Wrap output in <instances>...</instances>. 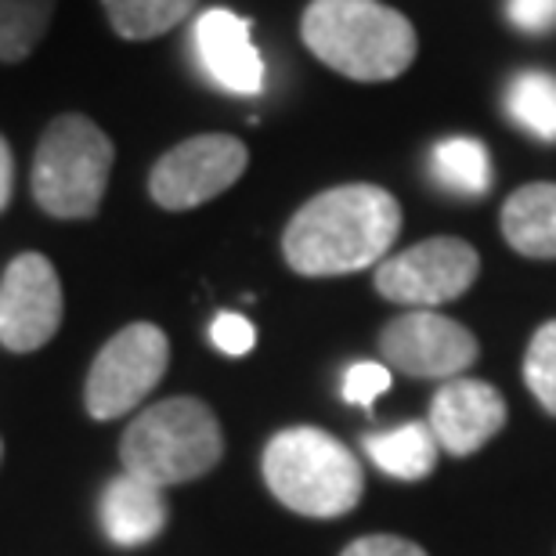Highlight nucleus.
I'll list each match as a JSON object with an SVG mask.
<instances>
[{
    "label": "nucleus",
    "mask_w": 556,
    "mask_h": 556,
    "mask_svg": "<svg viewBox=\"0 0 556 556\" xmlns=\"http://www.w3.org/2000/svg\"><path fill=\"white\" fill-rule=\"evenodd\" d=\"M402 231V206L380 185H340L293 214L282 236L286 264L296 275L329 278L372 268Z\"/></svg>",
    "instance_id": "obj_1"
},
{
    "label": "nucleus",
    "mask_w": 556,
    "mask_h": 556,
    "mask_svg": "<svg viewBox=\"0 0 556 556\" xmlns=\"http://www.w3.org/2000/svg\"><path fill=\"white\" fill-rule=\"evenodd\" d=\"M300 33L318 62L362 84L394 80L416 59L413 22L380 0H311Z\"/></svg>",
    "instance_id": "obj_2"
},
{
    "label": "nucleus",
    "mask_w": 556,
    "mask_h": 556,
    "mask_svg": "<svg viewBox=\"0 0 556 556\" xmlns=\"http://www.w3.org/2000/svg\"><path fill=\"white\" fill-rule=\"evenodd\" d=\"M264 481L293 514L321 520L351 514L365 492V473L348 444L315 427L275 433L264 448Z\"/></svg>",
    "instance_id": "obj_3"
},
{
    "label": "nucleus",
    "mask_w": 556,
    "mask_h": 556,
    "mask_svg": "<svg viewBox=\"0 0 556 556\" xmlns=\"http://www.w3.org/2000/svg\"><path fill=\"white\" fill-rule=\"evenodd\" d=\"M225 438L214 413L195 397H170L130 422L119 444L127 473L144 484L170 488L195 481L220 463Z\"/></svg>",
    "instance_id": "obj_4"
},
{
    "label": "nucleus",
    "mask_w": 556,
    "mask_h": 556,
    "mask_svg": "<svg viewBox=\"0 0 556 556\" xmlns=\"http://www.w3.org/2000/svg\"><path fill=\"white\" fill-rule=\"evenodd\" d=\"M113 141L87 116H59L43 130L33 160V195L43 214L62 220L94 217L102 206L109 170H113Z\"/></svg>",
    "instance_id": "obj_5"
},
{
    "label": "nucleus",
    "mask_w": 556,
    "mask_h": 556,
    "mask_svg": "<svg viewBox=\"0 0 556 556\" xmlns=\"http://www.w3.org/2000/svg\"><path fill=\"white\" fill-rule=\"evenodd\" d=\"M166 362H170V343H166V332L160 326L135 321V326L119 329L94 358L91 376H87V413L94 419H116L138 408L163 380Z\"/></svg>",
    "instance_id": "obj_6"
},
{
    "label": "nucleus",
    "mask_w": 556,
    "mask_h": 556,
    "mask_svg": "<svg viewBox=\"0 0 556 556\" xmlns=\"http://www.w3.org/2000/svg\"><path fill=\"white\" fill-rule=\"evenodd\" d=\"M477 271H481V257L470 242L438 236L383 261L376 268V289L394 304L433 311L438 304L463 296L473 286Z\"/></svg>",
    "instance_id": "obj_7"
},
{
    "label": "nucleus",
    "mask_w": 556,
    "mask_h": 556,
    "mask_svg": "<svg viewBox=\"0 0 556 556\" xmlns=\"http://www.w3.org/2000/svg\"><path fill=\"white\" fill-rule=\"evenodd\" d=\"M250 163L247 144L231 135H199L174 144L152 166L149 192L163 210H192L228 192Z\"/></svg>",
    "instance_id": "obj_8"
},
{
    "label": "nucleus",
    "mask_w": 556,
    "mask_h": 556,
    "mask_svg": "<svg viewBox=\"0 0 556 556\" xmlns=\"http://www.w3.org/2000/svg\"><path fill=\"white\" fill-rule=\"evenodd\" d=\"M380 354L391 369L416 380H455L477 362V340L459 321L419 307L387 321Z\"/></svg>",
    "instance_id": "obj_9"
},
{
    "label": "nucleus",
    "mask_w": 556,
    "mask_h": 556,
    "mask_svg": "<svg viewBox=\"0 0 556 556\" xmlns=\"http://www.w3.org/2000/svg\"><path fill=\"white\" fill-rule=\"evenodd\" d=\"M62 326V282L40 253H22L0 278V343L15 354L43 348Z\"/></svg>",
    "instance_id": "obj_10"
},
{
    "label": "nucleus",
    "mask_w": 556,
    "mask_h": 556,
    "mask_svg": "<svg viewBox=\"0 0 556 556\" xmlns=\"http://www.w3.org/2000/svg\"><path fill=\"white\" fill-rule=\"evenodd\" d=\"M506 427V402L492 383L455 376L433 394L430 430L448 455H473Z\"/></svg>",
    "instance_id": "obj_11"
},
{
    "label": "nucleus",
    "mask_w": 556,
    "mask_h": 556,
    "mask_svg": "<svg viewBox=\"0 0 556 556\" xmlns=\"http://www.w3.org/2000/svg\"><path fill=\"white\" fill-rule=\"evenodd\" d=\"M195 48L206 76L217 87L231 94H261L268 70H264L261 51L253 48L250 22L242 15L228 8L206 11L195 22Z\"/></svg>",
    "instance_id": "obj_12"
},
{
    "label": "nucleus",
    "mask_w": 556,
    "mask_h": 556,
    "mask_svg": "<svg viewBox=\"0 0 556 556\" xmlns=\"http://www.w3.org/2000/svg\"><path fill=\"white\" fill-rule=\"evenodd\" d=\"M166 525V503L163 488L144 484L138 477H116L102 492V528L116 546H144L163 531Z\"/></svg>",
    "instance_id": "obj_13"
},
{
    "label": "nucleus",
    "mask_w": 556,
    "mask_h": 556,
    "mask_svg": "<svg viewBox=\"0 0 556 556\" xmlns=\"http://www.w3.org/2000/svg\"><path fill=\"white\" fill-rule=\"evenodd\" d=\"M503 236L525 257L556 261V185L517 188L503 206Z\"/></svg>",
    "instance_id": "obj_14"
},
{
    "label": "nucleus",
    "mask_w": 556,
    "mask_h": 556,
    "mask_svg": "<svg viewBox=\"0 0 556 556\" xmlns=\"http://www.w3.org/2000/svg\"><path fill=\"white\" fill-rule=\"evenodd\" d=\"M438 438H433L430 422H405V427L369 433L365 438V452L380 466L383 473L397 477V481H419L438 466Z\"/></svg>",
    "instance_id": "obj_15"
},
{
    "label": "nucleus",
    "mask_w": 556,
    "mask_h": 556,
    "mask_svg": "<svg viewBox=\"0 0 556 556\" xmlns=\"http://www.w3.org/2000/svg\"><path fill=\"white\" fill-rule=\"evenodd\" d=\"M199 0H102L109 26L124 40H155L181 26Z\"/></svg>",
    "instance_id": "obj_16"
},
{
    "label": "nucleus",
    "mask_w": 556,
    "mask_h": 556,
    "mask_svg": "<svg viewBox=\"0 0 556 556\" xmlns=\"http://www.w3.org/2000/svg\"><path fill=\"white\" fill-rule=\"evenodd\" d=\"M433 177L448 192L484 195L492 185V160L477 138H448L433 149Z\"/></svg>",
    "instance_id": "obj_17"
},
{
    "label": "nucleus",
    "mask_w": 556,
    "mask_h": 556,
    "mask_svg": "<svg viewBox=\"0 0 556 556\" xmlns=\"http://www.w3.org/2000/svg\"><path fill=\"white\" fill-rule=\"evenodd\" d=\"M59 0H0V62H18L43 40Z\"/></svg>",
    "instance_id": "obj_18"
},
{
    "label": "nucleus",
    "mask_w": 556,
    "mask_h": 556,
    "mask_svg": "<svg viewBox=\"0 0 556 556\" xmlns=\"http://www.w3.org/2000/svg\"><path fill=\"white\" fill-rule=\"evenodd\" d=\"M509 116L539 141H556V80L546 73L517 76L506 94Z\"/></svg>",
    "instance_id": "obj_19"
},
{
    "label": "nucleus",
    "mask_w": 556,
    "mask_h": 556,
    "mask_svg": "<svg viewBox=\"0 0 556 556\" xmlns=\"http://www.w3.org/2000/svg\"><path fill=\"white\" fill-rule=\"evenodd\" d=\"M525 383L539 397V405L556 416V318L539 326L525 354Z\"/></svg>",
    "instance_id": "obj_20"
},
{
    "label": "nucleus",
    "mask_w": 556,
    "mask_h": 556,
    "mask_svg": "<svg viewBox=\"0 0 556 556\" xmlns=\"http://www.w3.org/2000/svg\"><path fill=\"white\" fill-rule=\"evenodd\" d=\"M387 391H391V369L380 362H362L343 376V397H348L351 405L369 408L376 397L387 394Z\"/></svg>",
    "instance_id": "obj_21"
},
{
    "label": "nucleus",
    "mask_w": 556,
    "mask_h": 556,
    "mask_svg": "<svg viewBox=\"0 0 556 556\" xmlns=\"http://www.w3.org/2000/svg\"><path fill=\"white\" fill-rule=\"evenodd\" d=\"M210 340H214L217 351L231 354V358H242V354H250L253 340H257V332L242 315H231V311H220L214 318V326H210Z\"/></svg>",
    "instance_id": "obj_22"
},
{
    "label": "nucleus",
    "mask_w": 556,
    "mask_h": 556,
    "mask_svg": "<svg viewBox=\"0 0 556 556\" xmlns=\"http://www.w3.org/2000/svg\"><path fill=\"white\" fill-rule=\"evenodd\" d=\"M340 556H427L416 542L397 539V535H365L358 542H351Z\"/></svg>",
    "instance_id": "obj_23"
},
{
    "label": "nucleus",
    "mask_w": 556,
    "mask_h": 556,
    "mask_svg": "<svg viewBox=\"0 0 556 556\" xmlns=\"http://www.w3.org/2000/svg\"><path fill=\"white\" fill-rule=\"evenodd\" d=\"M509 18L528 33H542L556 22V0H509Z\"/></svg>",
    "instance_id": "obj_24"
},
{
    "label": "nucleus",
    "mask_w": 556,
    "mask_h": 556,
    "mask_svg": "<svg viewBox=\"0 0 556 556\" xmlns=\"http://www.w3.org/2000/svg\"><path fill=\"white\" fill-rule=\"evenodd\" d=\"M11 185H15V163H11V149H8V141L0 138V210L8 206V199H11Z\"/></svg>",
    "instance_id": "obj_25"
}]
</instances>
